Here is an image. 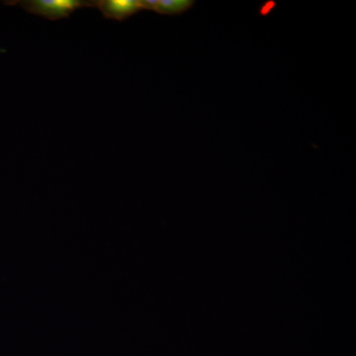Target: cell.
Instances as JSON below:
<instances>
[{
  "instance_id": "277c9868",
  "label": "cell",
  "mask_w": 356,
  "mask_h": 356,
  "mask_svg": "<svg viewBox=\"0 0 356 356\" xmlns=\"http://www.w3.org/2000/svg\"><path fill=\"white\" fill-rule=\"evenodd\" d=\"M138 3H139L140 10L147 9V10L154 11L158 6L159 0H138Z\"/></svg>"
},
{
  "instance_id": "6da1fadb",
  "label": "cell",
  "mask_w": 356,
  "mask_h": 356,
  "mask_svg": "<svg viewBox=\"0 0 356 356\" xmlns=\"http://www.w3.org/2000/svg\"><path fill=\"white\" fill-rule=\"evenodd\" d=\"M28 13L41 16L49 20H60L67 18L76 9L84 7H96L97 1L88 0H24L17 1Z\"/></svg>"
},
{
  "instance_id": "3957f363",
  "label": "cell",
  "mask_w": 356,
  "mask_h": 356,
  "mask_svg": "<svg viewBox=\"0 0 356 356\" xmlns=\"http://www.w3.org/2000/svg\"><path fill=\"white\" fill-rule=\"evenodd\" d=\"M193 4L192 0H159L154 11L163 15H177L191 9Z\"/></svg>"
},
{
  "instance_id": "7a4b0ae2",
  "label": "cell",
  "mask_w": 356,
  "mask_h": 356,
  "mask_svg": "<svg viewBox=\"0 0 356 356\" xmlns=\"http://www.w3.org/2000/svg\"><path fill=\"white\" fill-rule=\"evenodd\" d=\"M96 7L106 19L124 21L140 10L138 0H97Z\"/></svg>"
}]
</instances>
